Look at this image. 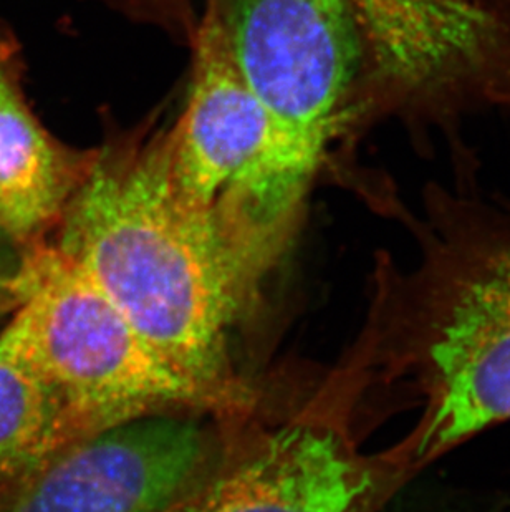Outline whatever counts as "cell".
I'll return each instance as SVG.
<instances>
[{
  "label": "cell",
  "instance_id": "11",
  "mask_svg": "<svg viewBox=\"0 0 510 512\" xmlns=\"http://www.w3.org/2000/svg\"><path fill=\"white\" fill-rule=\"evenodd\" d=\"M15 269L12 274L7 272V267L0 261V305H4L5 302H14L15 304Z\"/></svg>",
  "mask_w": 510,
  "mask_h": 512
},
{
  "label": "cell",
  "instance_id": "12",
  "mask_svg": "<svg viewBox=\"0 0 510 512\" xmlns=\"http://www.w3.org/2000/svg\"><path fill=\"white\" fill-rule=\"evenodd\" d=\"M489 4L496 5L497 9L504 10V12H507L506 9H509L510 7V0H487ZM509 14V12H507Z\"/></svg>",
  "mask_w": 510,
  "mask_h": 512
},
{
  "label": "cell",
  "instance_id": "5",
  "mask_svg": "<svg viewBox=\"0 0 510 512\" xmlns=\"http://www.w3.org/2000/svg\"><path fill=\"white\" fill-rule=\"evenodd\" d=\"M214 2L232 60L272 120L285 173L310 191L363 82L350 0Z\"/></svg>",
  "mask_w": 510,
  "mask_h": 512
},
{
  "label": "cell",
  "instance_id": "10",
  "mask_svg": "<svg viewBox=\"0 0 510 512\" xmlns=\"http://www.w3.org/2000/svg\"><path fill=\"white\" fill-rule=\"evenodd\" d=\"M140 2H150V4L156 5V10H168V15H173L174 22L179 24L188 25V29L193 30V25L186 22V9L183 7V0H140Z\"/></svg>",
  "mask_w": 510,
  "mask_h": 512
},
{
  "label": "cell",
  "instance_id": "2",
  "mask_svg": "<svg viewBox=\"0 0 510 512\" xmlns=\"http://www.w3.org/2000/svg\"><path fill=\"white\" fill-rule=\"evenodd\" d=\"M169 131L98 148L55 242L136 330L222 406L241 392L231 337L264 272L169 173Z\"/></svg>",
  "mask_w": 510,
  "mask_h": 512
},
{
  "label": "cell",
  "instance_id": "6",
  "mask_svg": "<svg viewBox=\"0 0 510 512\" xmlns=\"http://www.w3.org/2000/svg\"><path fill=\"white\" fill-rule=\"evenodd\" d=\"M317 410L265 436L169 512H378L411 481L391 451L358 450L335 385Z\"/></svg>",
  "mask_w": 510,
  "mask_h": 512
},
{
  "label": "cell",
  "instance_id": "4",
  "mask_svg": "<svg viewBox=\"0 0 510 512\" xmlns=\"http://www.w3.org/2000/svg\"><path fill=\"white\" fill-rule=\"evenodd\" d=\"M194 44L188 105L169 130V173L181 198L216 216L267 271L299 224L308 193L280 163L272 120L232 60L214 0Z\"/></svg>",
  "mask_w": 510,
  "mask_h": 512
},
{
  "label": "cell",
  "instance_id": "8",
  "mask_svg": "<svg viewBox=\"0 0 510 512\" xmlns=\"http://www.w3.org/2000/svg\"><path fill=\"white\" fill-rule=\"evenodd\" d=\"M95 156L63 145L37 120L22 88L19 45L0 24V229L20 244L40 242L62 221Z\"/></svg>",
  "mask_w": 510,
  "mask_h": 512
},
{
  "label": "cell",
  "instance_id": "9",
  "mask_svg": "<svg viewBox=\"0 0 510 512\" xmlns=\"http://www.w3.org/2000/svg\"><path fill=\"white\" fill-rule=\"evenodd\" d=\"M85 436L12 317L0 334V483L12 484Z\"/></svg>",
  "mask_w": 510,
  "mask_h": 512
},
{
  "label": "cell",
  "instance_id": "3",
  "mask_svg": "<svg viewBox=\"0 0 510 512\" xmlns=\"http://www.w3.org/2000/svg\"><path fill=\"white\" fill-rule=\"evenodd\" d=\"M14 287L30 352L85 435L141 416L222 406L164 360L55 244H34Z\"/></svg>",
  "mask_w": 510,
  "mask_h": 512
},
{
  "label": "cell",
  "instance_id": "7",
  "mask_svg": "<svg viewBox=\"0 0 510 512\" xmlns=\"http://www.w3.org/2000/svg\"><path fill=\"white\" fill-rule=\"evenodd\" d=\"M203 426L176 411L80 436L24 474L0 512H169L199 484Z\"/></svg>",
  "mask_w": 510,
  "mask_h": 512
},
{
  "label": "cell",
  "instance_id": "1",
  "mask_svg": "<svg viewBox=\"0 0 510 512\" xmlns=\"http://www.w3.org/2000/svg\"><path fill=\"white\" fill-rule=\"evenodd\" d=\"M411 213L391 198L418 246L413 266L381 254L357 350L337 373L352 420L413 413L391 445L411 478L510 420V206L429 183Z\"/></svg>",
  "mask_w": 510,
  "mask_h": 512
}]
</instances>
